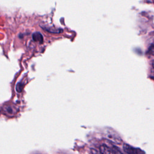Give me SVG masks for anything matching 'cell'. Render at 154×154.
<instances>
[{
	"label": "cell",
	"instance_id": "cell-4",
	"mask_svg": "<svg viewBox=\"0 0 154 154\" xmlns=\"http://www.w3.org/2000/svg\"><path fill=\"white\" fill-rule=\"evenodd\" d=\"M32 38L35 42H42V41H43V37H42V34L38 33V32H36V33L34 34Z\"/></svg>",
	"mask_w": 154,
	"mask_h": 154
},
{
	"label": "cell",
	"instance_id": "cell-7",
	"mask_svg": "<svg viewBox=\"0 0 154 154\" xmlns=\"http://www.w3.org/2000/svg\"><path fill=\"white\" fill-rule=\"evenodd\" d=\"M23 87V84L22 82L18 83V84H17V85H16V90H17L18 92H20V91L22 90Z\"/></svg>",
	"mask_w": 154,
	"mask_h": 154
},
{
	"label": "cell",
	"instance_id": "cell-6",
	"mask_svg": "<svg viewBox=\"0 0 154 154\" xmlns=\"http://www.w3.org/2000/svg\"><path fill=\"white\" fill-rule=\"evenodd\" d=\"M150 77L154 80V61H153L151 63V68H150Z\"/></svg>",
	"mask_w": 154,
	"mask_h": 154
},
{
	"label": "cell",
	"instance_id": "cell-5",
	"mask_svg": "<svg viewBox=\"0 0 154 154\" xmlns=\"http://www.w3.org/2000/svg\"><path fill=\"white\" fill-rule=\"evenodd\" d=\"M148 53H149L150 55H154V41H153V42L152 43V45H150V46L149 47V50H148Z\"/></svg>",
	"mask_w": 154,
	"mask_h": 154
},
{
	"label": "cell",
	"instance_id": "cell-2",
	"mask_svg": "<svg viewBox=\"0 0 154 154\" xmlns=\"http://www.w3.org/2000/svg\"><path fill=\"white\" fill-rule=\"evenodd\" d=\"M123 150L128 154H145V152L141 149L134 147L128 144L123 145Z\"/></svg>",
	"mask_w": 154,
	"mask_h": 154
},
{
	"label": "cell",
	"instance_id": "cell-1",
	"mask_svg": "<svg viewBox=\"0 0 154 154\" xmlns=\"http://www.w3.org/2000/svg\"><path fill=\"white\" fill-rule=\"evenodd\" d=\"M100 152L101 154H123L120 149L116 146H112L111 147L103 144L100 146Z\"/></svg>",
	"mask_w": 154,
	"mask_h": 154
},
{
	"label": "cell",
	"instance_id": "cell-3",
	"mask_svg": "<svg viewBox=\"0 0 154 154\" xmlns=\"http://www.w3.org/2000/svg\"><path fill=\"white\" fill-rule=\"evenodd\" d=\"M4 113H5L7 116H13L14 115L16 112V109L14 108V106L10 105H4L2 108Z\"/></svg>",
	"mask_w": 154,
	"mask_h": 154
}]
</instances>
